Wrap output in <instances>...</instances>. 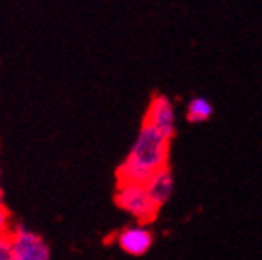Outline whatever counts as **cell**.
<instances>
[{
  "label": "cell",
  "mask_w": 262,
  "mask_h": 260,
  "mask_svg": "<svg viewBox=\"0 0 262 260\" xmlns=\"http://www.w3.org/2000/svg\"><path fill=\"white\" fill-rule=\"evenodd\" d=\"M169 147L171 138L151 123L143 121L130 153L117 167V180H132L145 184L152 173L169 165Z\"/></svg>",
  "instance_id": "6da1fadb"
},
{
  "label": "cell",
  "mask_w": 262,
  "mask_h": 260,
  "mask_svg": "<svg viewBox=\"0 0 262 260\" xmlns=\"http://www.w3.org/2000/svg\"><path fill=\"white\" fill-rule=\"evenodd\" d=\"M116 205L130 214L140 223H151L158 215V208L151 195L147 191L143 182H132V180H117L116 188Z\"/></svg>",
  "instance_id": "7a4b0ae2"
},
{
  "label": "cell",
  "mask_w": 262,
  "mask_h": 260,
  "mask_svg": "<svg viewBox=\"0 0 262 260\" xmlns=\"http://www.w3.org/2000/svg\"><path fill=\"white\" fill-rule=\"evenodd\" d=\"M11 244H13V260H49L51 247L39 234L26 229L25 225H17L11 229Z\"/></svg>",
  "instance_id": "3957f363"
},
{
  "label": "cell",
  "mask_w": 262,
  "mask_h": 260,
  "mask_svg": "<svg viewBox=\"0 0 262 260\" xmlns=\"http://www.w3.org/2000/svg\"><path fill=\"white\" fill-rule=\"evenodd\" d=\"M117 247L130 256H143L152 247V232L147 229V223L125 227L116 234Z\"/></svg>",
  "instance_id": "277c9868"
},
{
  "label": "cell",
  "mask_w": 262,
  "mask_h": 260,
  "mask_svg": "<svg viewBox=\"0 0 262 260\" xmlns=\"http://www.w3.org/2000/svg\"><path fill=\"white\" fill-rule=\"evenodd\" d=\"M147 123H151L152 126H157L158 130H162L166 136L175 138L177 132V123H175V106H173L171 99L166 95H155L149 102V108L145 112Z\"/></svg>",
  "instance_id": "5b68a950"
},
{
  "label": "cell",
  "mask_w": 262,
  "mask_h": 260,
  "mask_svg": "<svg viewBox=\"0 0 262 260\" xmlns=\"http://www.w3.org/2000/svg\"><path fill=\"white\" fill-rule=\"evenodd\" d=\"M145 188L158 208H162V206L166 205L167 201H169V197L173 195V190H175V180H173V173L169 169V165L158 169L157 173H152L147 179Z\"/></svg>",
  "instance_id": "8992f818"
},
{
  "label": "cell",
  "mask_w": 262,
  "mask_h": 260,
  "mask_svg": "<svg viewBox=\"0 0 262 260\" xmlns=\"http://www.w3.org/2000/svg\"><path fill=\"white\" fill-rule=\"evenodd\" d=\"M214 115V106L205 97H193L186 106V119L190 123H205Z\"/></svg>",
  "instance_id": "52a82bcc"
},
{
  "label": "cell",
  "mask_w": 262,
  "mask_h": 260,
  "mask_svg": "<svg viewBox=\"0 0 262 260\" xmlns=\"http://www.w3.org/2000/svg\"><path fill=\"white\" fill-rule=\"evenodd\" d=\"M0 260H13V244L11 234H0Z\"/></svg>",
  "instance_id": "ba28073f"
},
{
  "label": "cell",
  "mask_w": 262,
  "mask_h": 260,
  "mask_svg": "<svg viewBox=\"0 0 262 260\" xmlns=\"http://www.w3.org/2000/svg\"><path fill=\"white\" fill-rule=\"evenodd\" d=\"M11 232V214L4 201H0V234H8Z\"/></svg>",
  "instance_id": "9c48e42d"
},
{
  "label": "cell",
  "mask_w": 262,
  "mask_h": 260,
  "mask_svg": "<svg viewBox=\"0 0 262 260\" xmlns=\"http://www.w3.org/2000/svg\"><path fill=\"white\" fill-rule=\"evenodd\" d=\"M0 201H4V188H2V182H0Z\"/></svg>",
  "instance_id": "30bf717a"
}]
</instances>
